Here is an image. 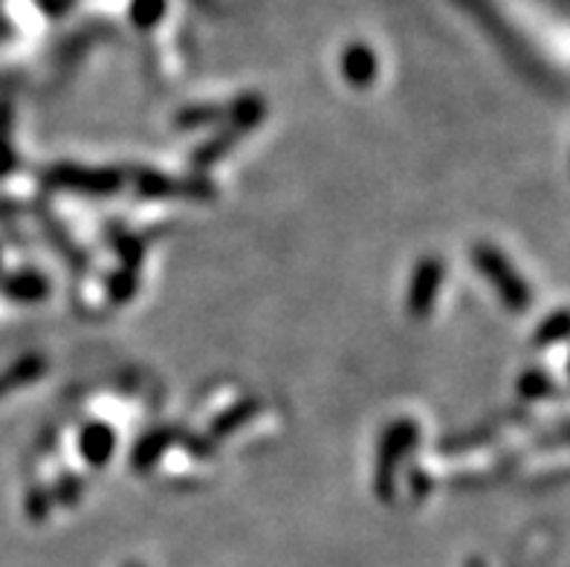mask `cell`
Listing matches in <instances>:
<instances>
[{
	"label": "cell",
	"instance_id": "cell-2",
	"mask_svg": "<svg viewBox=\"0 0 570 567\" xmlns=\"http://www.w3.org/2000/svg\"><path fill=\"white\" fill-rule=\"evenodd\" d=\"M110 446H114V438H110L108 429H99V426H96V431H87L85 452L94 463H101V460L108 458Z\"/></svg>",
	"mask_w": 570,
	"mask_h": 567
},
{
	"label": "cell",
	"instance_id": "cell-4",
	"mask_svg": "<svg viewBox=\"0 0 570 567\" xmlns=\"http://www.w3.org/2000/svg\"><path fill=\"white\" fill-rule=\"evenodd\" d=\"M130 567H137V565H130Z\"/></svg>",
	"mask_w": 570,
	"mask_h": 567
},
{
	"label": "cell",
	"instance_id": "cell-1",
	"mask_svg": "<svg viewBox=\"0 0 570 567\" xmlns=\"http://www.w3.org/2000/svg\"><path fill=\"white\" fill-rule=\"evenodd\" d=\"M345 72L347 81L365 85V81H371V76L376 72V58L371 56L365 47H354V50L345 52Z\"/></svg>",
	"mask_w": 570,
	"mask_h": 567
},
{
	"label": "cell",
	"instance_id": "cell-3",
	"mask_svg": "<svg viewBox=\"0 0 570 567\" xmlns=\"http://www.w3.org/2000/svg\"><path fill=\"white\" fill-rule=\"evenodd\" d=\"M163 12V0H137L134 3V14L139 23H154Z\"/></svg>",
	"mask_w": 570,
	"mask_h": 567
}]
</instances>
